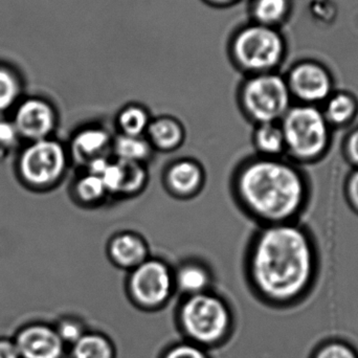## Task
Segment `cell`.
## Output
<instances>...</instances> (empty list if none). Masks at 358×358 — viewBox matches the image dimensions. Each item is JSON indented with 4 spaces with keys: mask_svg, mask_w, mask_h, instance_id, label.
Listing matches in <instances>:
<instances>
[{
    "mask_svg": "<svg viewBox=\"0 0 358 358\" xmlns=\"http://www.w3.org/2000/svg\"><path fill=\"white\" fill-rule=\"evenodd\" d=\"M124 289L129 302L145 313L165 308L176 296L173 265L163 257H149L126 273Z\"/></svg>",
    "mask_w": 358,
    "mask_h": 358,
    "instance_id": "obj_7",
    "label": "cell"
},
{
    "mask_svg": "<svg viewBox=\"0 0 358 358\" xmlns=\"http://www.w3.org/2000/svg\"><path fill=\"white\" fill-rule=\"evenodd\" d=\"M0 358H20L15 343L0 341Z\"/></svg>",
    "mask_w": 358,
    "mask_h": 358,
    "instance_id": "obj_32",
    "label": "cell"
},
{
    "mask_svg": "<svg viewBox=\"0 0 358 358\" xmlns=\"http://www.w3.org/2000/svg\"><path fill=\"white\" fill-rule=\"evenodd\" d=\"M322 111L332 129L348 127L358 115L357 98L345 90L334 92L324 103Z\"/></svg>",
    "mask_w": 358,
    "mask_h": 358,
    "instance_id": "obj_20",
    "label": "cell"
},
{
    "mask_svg": "<svg viewBox=\"0 0 358 358\" xmlns=\"http://www.w3.org/2000/svg\"><path fill=\"white\" fill-rule=\"evenodd\" d=\"M176 325L183 340L210 350L222 346L235 330V313L224 296L214 289L181 296Z\"/></svg>",
    "mask_w": 358,
    "mask_h": 358,
    "instance_id": "obj_3",
    "label": "cell"
},
{
    "mask_svg": "<svg viewBox=\"0 0 358 358\" xmlns=\"http://www.w3.org/2000/svg\"><path fill=\"white\" fill-rule=\"evenodd\" d=\"M155 115L144 103H125L117 109L113 120L115 134L121 136H145Z\"/></svg>",
    "mask_w": 358,
    "mask_h": 358,
    "instance_id": "obj_18",
    "label": "cell"
},
{
    "mask_svg": "<svg viewBox=\"0 0 358 358\" xmlns=\"http://www.w3.org/2000/svg\"><path fill=\"white\" fill-rule=\"evenodd\" d=\"M105 255L113 267L125 273L152 256L147 238L130 229H119L109 236L105 244Z\"/></svg>",
    "mask_w": 358,
    "mask_h": 358,
    "instance_id": "obj_13",
    "label": "cell"
},
{
    "mask_svg": "<svg viewBox=\"0 0 358 358\" xmlns=\"http://www.w3.org/2000/svg\"><path fill=\"white\" fill-rule=\"evenodd\" d=\"M343 153L353 169H358V126L351 130L345 138L343 143Z\"/></svg>",
    "mask_w": 358,
    "mask_h": 358,
    "instance_id": "obj_30",
    "label": "cell"
},
{
    "mask_svg": "<svg viewBox=\"0 0 358 358\" xmlns=\"http://www.w3.org/2000/svg\"><path fill=\"white\" fill-rule=\"evenodd\" d=\"M161 182L170 197L178 201H191L206 189L208 173L199 159L176 157L164 167Z\"/></svg>",
    "mask_w": 358,
    "mask_h": 358,
    "instance_id": "obj_12",
    "label": "cell"
},
{
    "mask_svg": "<svg viewBox=\"0 0 358 358\" xmlns=\"http://www.w3.org/2000/svg\"><path fill=\"white\" fill-rule=\"evenodd\" d=\"M145 136L155 153L169 155L182 148L187 142V131L185 124L178 117L155 115Z\"/></svg>",
    "mask_w": 358,
    "mask_h": 358,
    "instance_id": "obj_16",
    "label": "cell"
},
{
    "mask_svg": "<svg viewBox=\"0 0 358 358\" xmlns=\"http://www.w3.org/2000/svg\"><path fill=\"white\" fill-rule=\"evenodd\" d=\"M246 285L271 307H289L306 298L319 277L320 256L311 234L298 222L257 227L242 257Z\"/></svg>",
    "mask_w": 358,
    "mask_h": 358,
    "instance_id": "obj_1",
    "label": "cell"
},
{
    "mask_svg": "<svg viewBox=\"0 0 358 358\" xmlns=\"http://www.w3.org/2000/svg\"><path fill=\"white\" fill-rule=\"evenodd\" d=\"M115 134L102 122L82 124L65 143L71 166L78 170L85 169L96 162L113 157Z\"/></svg>",
    "mask_w": 358,
    "mask_h": 358,
    "instance_id": "obj_10",
    "label": "cell"
},
{
    "mask_svg": "<svg viewBox=\"0 0 358 358\" xmlns=\"http://www.w3.org/2000/svg\"><path fill=\"white\" fill-rule=\"evenodd\" d=\"M235 100L242 117L252 126L280 123L294 102L279 71L243 78L235 90Z\"/></svg>",
    "mask_w": 358,
    "mask_h": 358,
    "instance_id": "obj_5",
    "label": "cell"
},
{
    "mask_svg": "<svg viewBox=\"0 0 358 358\" xmlns=\"http://www.w3.org/2000/svg\"><path fill=\"white\" fill-rule=\"evenodd\" d=\"M71 200L79 208L96 210L111 201L102 179L90 170H78L69 187Z\"/></svg>",
    "mask_w": 358,
    "mask_h": 358,
    "instance_id": "obj_17",
    "label": "cell"
},
{
    "mask_svg": "<svg viewBox=\"0 0 358 358\" xmlns=\"http://www.w3.org/2000/svg\"><path fill=\"white\" fill-rule=\"evenodd\" d=\"M290 12V0H250L248 13L252 22L279 29Z\"/></svg>",
    "mask_w": 358,
    "mask_h": 358,
    "instance_id": "obj_23",
    "label": "cell"
},
{
    "mask_svg": "<svg viewBox=\"0 0 358 358\" xmlns=\"http://www.w3.org/2000/svg\"><path fill=\"white\" fill-rule=\"evenodd\" d=\"M344 192L347 203L358 215V169H353L347 176Z\"/></svg>",
    "mask_w": 358,
    "mask_h": 358,
    "instance_id": "obj_31",
    "label": "cell"
},
{
    "mask_svg": "<svg viewBox=\"0 0 358 358\" xmlns=\"http://www.w3.org/2000/svg\"><path fill=\"white\" fill-rule=\"evenodd\" d=\"M159 358H210L208 350L189 341H179L168 346Z\"/></svg>",
    "mask_w": 358,
    "mask_h": 358,
    "instance_id": "obj_28",
    "label": "cell"
},
{
    "mask_svg": "<svg viewBox=\"0 0 358 358\" xmlns=\"http://www.w3.org/2000/svg\"><path fill=\"white\" fill-rule=\"evenodd\" d=\"M21 84L14 71L0 66V117L20 102Z\"/></svg>",
    "mask_w": 358,
    "mask_h": 358,
    "instance_id": "obj_25",
    "label": "cell"
},
{
    "mask_svg": "<svg viewBox=\"0 0 358 358\" xmlns=\"http://www.w3.org/2000/svg\"><path fill=\"white\" fill-rule=\"evenodd\" d=\"M229 55L236 69L245 77L275 73L283 64L285 42L279 29L250 22L231 38Z\"/></svg>",
    "mask_w": 358,
    "mask_h": 358,
    "instance_id": "obj_6",
    "label": "cell"
},
{
    "mask_svg": "<svg viewBox=\"0 0 358 358\" xmlns=\"http://www.w3.org/2000/svg\"><path fill=\"white\" fill-rule=\"evenodd\" d=\"M229 187L236 208L257 227L298 222L311 196L306 174L287 157H243Z\"/></svg>",
    "mask_w": 358,
    "mask_h": 358,
    "instance_id": "obj_2",
    "label": "cell"
},
{
    "mask_svg": "<svg viewBox=\"0 0 358 358\" xmlns=\"http://www.w3.org/2000/svg\"><path fill=\"white\" fill-rule=\"evenodd\" d=\"M311 358H358V352L345 341L331 340L320 345Z\"/></svg>",
    "mask_w": 358,
    "mask_h": 358,
    "instance_id": "obj_27",
    "label": "cell"
},
{
    "mask_svg": "<svg viewBox=\"0 0 358 358\" xmlns=\"http://www.w3.org/2000/svg\"><path fill=\"white\" fill-rule=\"evenodd\" d=\"M15 345L20 358H63L66 349L56 329L45 325L21 330Z\"/></svg>",
    "mask_w": 358,
    "mask_h": 358,
    "instance_id": "obj_14",
    "label": "cell"
},
{
    "mask_svg": "<svg viewBox=\"0 0 358 358\" xmlns=\"http://www.w3.org/2000/svg\"><path fill=\"white\" fill-rule=\"evenodd\" d=\"M22 142L12 120L0 117V159L10 157L16 152Z\"/></svg>",
    "mask_w": 358,
    "mask_h": 358,
    "instance_id": "obj_26",
    "label": "cell"
},
{
    "mask_svg": "<svg viewBox=\"0 0 358 358\" xmlns=\"http://www.w3.org/2000/svg\"><path fill=\"white\" fill-rule=\"evenodd\" d=\"M119 179L115 200L125 201L142 195L150 182L149 166L119 161Z\"/></svg>",
    "mask_w": 358,
    "mask_h": 358,
    "instance_id": "obj_19",
    "label": "cell"
},
{
    "mask_svg": "<svg viewBox=\"0 0 358 358\" xmlns=\"http://www.w3.org/2000/svg\"><path fill=\"white\" fill-rule=\"evenodd\" d=\"M10 120L21 140L31 143L55 136L59 113L52 103L35 96L21 100L13 110Z\"/></svg>",
    "mask_w": 358,
    "mask_h": 358,
    "instance_id": "obj_11",
    "label": "cell"
},
{
    "mask_svg": "<svg viewBox=\"0 0 358 358\" xmlns=\"http://www.w3.org/2000/svg\"><path fill=\"white\" fill-rule=\"evenodd\" d=\"M203 1L215 8H229V6H235L243 0H203Z\"/></svg>",
    "mask_w": 358,
    "mask_h": 358,
    "instance_id": "obj_33",
    "label": "cell"
},
{
    "mask_svg": "<svg viewBox=\"0 0 358 358\" xmlns=\"http://www.w3.org/2000/svg\"><path fill=\"white\" fill-rule=\"evenodd\" d=\"M71 358H117V349L111 338L100 331L88 330L71 347Z\"/></svg>",
    "mask_w": 358,
    "mask_h": 358,
    "instance_id": "obj_24",
    "label": "cell"
},
{
    "mask_svg": "<svg viewBox=\"0 0 358 358\" xmlns=\"http://www.w3.org/2000/svg\"><path fill=\"white\" fill-rule=\"evenodd\" d=\"M176 294L195 296L214 289L215 273L210 263L199 257H187L173 265Z\"/></svg>",
    "mask_w": 358,
    "mask_h": 358,
    "instance_id": "obj_15",
    "label": "cell"
},
{
    "mask_svg": "<svg viewBox=\"0 0 358 358\" xmlns=\"http://www.w3.org/2000/svg\"><path fill=\"white\" fill-rule=\"evenodd\" d=\"M254 155L263 157H285V141L280 123H263L252 126Z\"/></svg>",
    "mask_w": 358,
    "mask_h": 358,
    "instance_id": "obj_21",
    "label": "cell"
},
{
    "mask_svg": "<svg viewBox=\"0 0 358 358\" xmlns=\"http://www.w3.org/2000/svg\"><path fill=\"white\" fill-rule=\"evenodd\" d=\"M155 151L146 136H129L115 134L113 157L119 161L149 166L155 159Z\"/></svg>",
    "mask_w": 358,
    "mask_h": 358,
    "instance_id": "obj_22",
    "label": "cell"
},
{
    "mask_svg": "<svg viewBox=\"0 0 358 358\" xmlns=\"http://www.w3.org/2000/svg\"><path fill=\"white\" fill-rule=\"evenodd\" d=\"M55 329L65 346L69 347L76 344L88 331L84 322L77 317H66L62 320Z\"/></svg>",
    "mask_w": 358,
    "mask_h": 358,
    "instance_id": "obj_29",
    "label": "cell"
},
{
    "mask_svg": "<svg viewBox=\"0 0 358 358\" xmlns=\"http://www.w3.org/2000/svg\"><path fill=\"white\" fill-rule=\"evenodd\" d=\"M285 157L298 165L315 164L329 152L334 129L320 106L292 104L280 121Z\"/></svg>",
    "mask_w": 358,
    "mask_h": 358,
    "instance_id": "obj_4",
    "label": "cell"
},
{
    "mask_svg": "<svg viewBox=\"0 0 358 358\" xmlns=\"http://www.w3.org/2000/svg\"><path fill=\"white\" fill-rule=\"evenodd\" d=\"M71 167L66 144L58 138L27 143L21 149L17 172L21 180L31 189L45 191L58 187Z\"/></svg>",
    "mask_w": 358,
    "mask_h": 358,
    "instance_id": "obj_8",
    "label": "cell"
},
{
    "mask_svg": "<svg viewBox=\"0 0 358 358\" xmlns=\"http://www.w3.org/2000/svg\"><path fill=\"white\" fill-rule=\"evenodd\" d=\"M292 100L299 104L320 106L334 92V78L323 65L300 61L284 76Z\"/></svg>",
    "mask_w": 358,
    "mask_h": 358,
    "instance_id": "obj_9",
    "label": "cell"
}]
</instances>
